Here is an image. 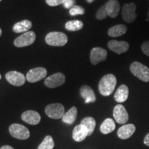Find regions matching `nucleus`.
<instances>
[{
	"instance_id": "obj_1",
	"label": "nucleus",
	"mask_w": 149,
	"mask_h": 149,
	"mask_svg": "<svg viewBox=\"0 0 149 149\" xmlns=\"http://www.w3.org/2000/svg\"><path fill=\"white\" fill-rule=\"evenodd\" d=\"M117 84V79L113 74L104 75L100 79L98 88L100 94L103 96H109L113 93Z\"/></svg>"
},
{
	"instance_id": "obj_2",
	"label": "nucleus",
	"mask_w": 149,
	"mask_h": 149,
	"mask_svg": "<svg viewBox=\"0 0 149 149\" xmlns=\"http://www.w3.org/2000/svg\"><path fill=\"white\" fill-rule=\"evenodd\" d=\"M130 70L134 76L144 82L149 81V68L138 61H134L130 66Z\"/></svg>"
},
{
	"instance_id": "obj_3",
	"label": "nucleus",
	"mask_w": 149,
	"mask_h": 149,
	"mask_svg": "<svg viewBox=\"0 0 149 149\" xmlns=\"http://www.w3.org/2000/svg\"><path fill=\"white\" fill-rule=\"evenodd\" d=\"M46 43L52 46H63L68 42L66 35L61 32H51L45 37Z\"/></svg>"
},
{
	"instance_id": "obj_4",
	"label": "nucleus",
	"mask_w": 149,
	"mask_h": 149,
	"mask_svg": "<svg viewBox=\"0 0 149 149\" xmlns=\"http://www.w3.org/2000/svg\"><path fill=\"white\" fill-rule=\"evenodd\" d=\"M9 132L15 138L24 140L30 137V131L24 125L19 124H13L9 126Z\"/></svg>"
},
{
	"instance_id": "obj_5",
	"label": "nucleus",
	"mask_w": 149,
	"mask_h": 149,
	"mask_svg": "<svg viewBox=\"0 0 149 149\" xmlns=\"http://www.w3.org/2000/svg\"><path fill=\"white\" fill-rule=\"evenodd\" d=\"M137 6L135 3H125L122 7V15L123 19L126 23H132L135 22L137 17V15L135 10Z\"/></svg>"
},
{
	"instance_id": "obj_6",
	"label": "nucleus",
	"mask_w": 149,
	"mask_h": 149,
	"mask_svg": "<svg viewBox=\"0 0 149 149\" xmlns=\"http://www.w3.org/2000/svg\"><path fill=\"white\" fill-rule=\"evenodd\" d=\"M36 39V35L33 31H28L23 33L15 40V46L18 48H22L33 44Z\"/></svg>"
},
{
	"instance_id": "obj_7",
	"label": "nucleus",
	"mask_w": 149,
	"mask_h": 149,
	"mask_svg": "<svg viewBox=\"0 0 149 149\" xmlns=\"http://www.w3.org/2000/svg\"><path fill=\"white\" fill-rule=\"evenodd\" d=\"M65 109L61 104L55 103L48 105L45 109V113L48 117L55 120L62 118L64 115Z\"/></svg>"
},
{
	"instance_id": "obj_8",
	"label": "nucleus",
	"mask_w": 149,
	"mask_h": 149,
	"mask_svg": "<svg viewBox=\"0 0 149 149\" xmlns=\"http://www.w3.org/2000/svg\"><path fill=\"white\" fill-rule=\"evenodd\" d=\"M47 74V70L42 67H37L30 70L26 74V80L29 82L35 83L44 79Z\"/></svg>"
},
{
	"instance_id": "obj_9",
	"label": "nucleus",
	"mask_w": 149,
	"mask_h": 149,
	"mask_svg": "<svg viewBox=\"0 0 149 149\" xmlns=\"http://www.w3.org/2000/svg\"><path fill=\"white\" fill-rule=\"evenodd\" d=\"M65 79L66 78H65L64 74L61 73V72H57V73L46 77L44 81V84L46 85V86L50 88H57V87L64 84Z\"/></svg>"
},
{
	"instance_id": "obj_10",
	"label": "nucleus",
	"mask_w": 149,
	"mask_h": 149,
	"mask_svg": "<svg viewBox=\"0 0 149 149\" xmlns=\"http://www.w3.org/2000/svg\"><path fill=\"white\" fill-rule=\"evenodd\" d=\"M107 58V51L101 47L93 48L91 51L90 59L93 65H97Z\"/></svg>"
},
{
	"instance_id": "obj_11",
	"label": "nucleus",
	"mask_w": 149,
	"mask_h": 149,
	"mask_svg": "<svg viewBox=\"0 0 149 149\" xmlns=\"http://www.w3.org/2000/svg\"><path fill=\"white\" fill-rule=\"evenodd\" d=\"M6 79L10 84L15 86H21L25 84L26 78L25 76L21 72L17 71H10L6 74Z\"/></svg>"
},
{
	"instance_id": "obj_12",
	"label": "nucleus",
	"mask_w": 149,
	"mask_h": 149,
	"mask_svg": "<svg viewBox=\"0 0 149 149\" xmlns=\"http://www.w3.org/2000/svg\"><path fill=\"white\" fill-rule=\"evenodd\" d=\"M113 117L115 120L120 124H124L128 120V114L125 107L122 104H117L113 110Z\"/></svg>"
},
{
	"instance_id": "obj_13",
	"label": "nucleus",
	"mask_w": 149,
	"mask_h": 149,
	"mask_svg": "<svg viewBox=\"0 0 149 149\" xmlns=\"http://www.w3.org/2000/svg\"><path fill=\"white\" fill-rule=\"evenodd\" d=\"M108 47L115 53L122 54L128 51L129 44L125 41L111 40L108 43Z\"/></svg>"
},
{
	"instance_id": "obj_14",
	"label": "nucleus",
	"mask_w": 149,
	"mask_h": 149,
	"mask_svg": "<svg viewBox=\"0 0 149 149\" xmlns=\"http://www.w3.org/2000/svg\"><path fill=\"white\" fill-rule=\"evenodd\" d=\"M88 136V131L86 127L83 124H79L72 130V139L77 142H81Z\"/></svg>"
},
{
	"instance_id": "obj_15",
	"label": "nucleus",
	"mask_w": 149,
	"mask_h": 149,
	"mask_svg": "<svg viewBox=\"0 0 149 149\" xmlns=\"http://www.w3.org/2000/svg\"><path fill=\"white\" fill-rule=\"evenodd\" d=\"M22 119L24 122L31 125H37L41 121V116L35 111H27L22 113Z\"/></svg>"
},
{
	"instance_id": "obj_16",
	"label": "nucleus",
	"mask_w": 149,
	"mask_h": 149,
	"mask_svg": "<svg viewBox=\"0 0 149 149\" xmlns=\"http://www.w3.org/2000/svg\"><path fill=\"white\" fill-rule=\"evenodd\" d=\"M107 14L112 18H115L119 15L120 10V4L117 0H109L105 4Z\"/></svg>"
},
{
	"instance_id": "obj_17",
	"label": "nucleus",
	"mask_w": 149,
	"mask_h": 149,
	"mask_svg": "<svg viewBox=\"0 0 149 149\" xmlns=\"http://www.w3.org/2000/svg\"><path fill=\"white\" fill-rule=\"evenodd\" d=\"M135 129V126L134 124H125L119 128L118 131H117V136L122 139H128L133 135Z\"/></svg>"
},
{
	"instance_id": "obj_18",
	"label": "nucleus",
	"mask_w": 149,
	"mask_h": 149,
	"mask_svg": "<svg viewBox=\"0 0 149 149\" xmlns=\"http://www.w3.org/2000/svg\"><path fill=\"white\" fill-rule=\"evenodd\" d=\"M80 95L85 100V103H93L96 101V96L94 91L90 86L84 85L80 89Z\"/></svg>"
},
{
	"instance_id": "obj_19",
	"label": "nucleus",
	"mask_w": 149,
	"mask_h": 149,
	"mask_svg": "<svg viewBox=\"0 0 149 149\" xmlns=\"http://www.w3.org/2000/svg\"><path fill=\"white\" fill-rule=\"evenodd\" d=\"M128 93H129V91H128L127 86L124 84L121 85L115 92L114 96L115 101L118 103H123L126 102L128 97Z\"/></svg>"
},
{
	"instance_id": "obj_20",
	"label": "nucleus",
	"mask_w": 149,
	"mask_h": 149,
	"mask_svg": "<svg viewBox=\"0 0 149 149\" xmlns=\"http://www.w3.org/2000/svg\"><path fill=\"white\" fill-rule=\"evenodd\" d=\"M32 27V22L29 20L25 19L19 22L13 26V31L16 33L28 32Z\"/></svg>"
},
{
	"instance_id": "obj_21",
	"label": "nucleus",
	"mask_w": 149,
	"mask_h": 149,
	"mask_svg": "<svg viewBox=\"0 0 149 149\" xmlns=\"http://www.w3.org/2000/svg\"><path fill=\"white\" fill-rule=\"evenodd\" d=\"M127 31V26L124 24H118L109 29L108 35L111 37H117L124 35Z\"/></svg>"
},
{
	"instance_id": "obj_22",
	"label": "nucleus",
	"mask_w": 149,
	"mask_h": 149,
	"mask_svg": "<svg viewBox=\"0 0 149 149\" xmlns=\"http://www.w3.org/2000/svg\"><path fill=\"white\" fill-rule=\"evenodd\" d=\"M115 123L111 118H107L100 126V131L103 134L111 133L115 129Z\"/></svg>"
},
{
	"instance_id": "obj_23",
	"label": "nucleus",
	"mask_w": 149,
	"mask_h": 149,
	"mask_svg": "<svg viewBox=\"0 0 149 149\" xmlns=\"http://www.w3.org/2000/svg\"><path fill=\"white\" fill-rule=\"evenodd\" d=\"M77 115V109L75 107H72L69 111L64 113V116L62 117V121L64 123L68 124H73Z\"/></svg>"
},
{
	"instance_id": "obj_24",
	"label": "nucleus",
	"mask_w": 149,
	"mask_h": 149,
	"mask_svg": "<svg viewBox=\"0 0 149 149\" xmlns=\"http://www.w3.org/2000/svg\"><path fill=\"white\" fill-rule=\"evenodd\" d=\"M81 124H83L86 127L88 131V136H90L94 132V130L96 126V122L93 117H86L83 119L82 121L81 122Z\"/></svg>"
},
{
	"instance_id": "obj_25",
	"label": "nucleus",
	"mask_w": 149,
	"mask_h": 149,
	"mask_svg": "<svg viewBox=\"0 0 149 149\" xmlns=\"http://www.w3.org/2000/svg\"><path fill=\"white\" fill-rule=\"evenodd\" d=\"M84 24L79 20H72L66 22L65 24L66 29L69 31H77L82 29Z\"/></svg>"
},
{
	"instance_id": "obj_26",
	"label": "nucleus",
	"mask_w": 149,
	"mask_h": 149,
	"mask_svg": "<svg viewBox=\"0 0 149 149\" xmlns=\"http://www.w3.org/2000/svg\"><path fill=\"white\" fill-rule=\"evenodd\" d=\"M55 146V143L53 137L51 135H47L42 142L39 145L37 149H53Z\"/></svg>"
},
{
	"instance_id": "obj_27",
	"label": "nucleus",
	"mask_w": 149,
	"mask_h": 149,
	"mask_svg": "<svg viewBox=\"0 0 149 149\" xmlns=\"http://www.w3.org/2000/svg\"><path fill=\"white\" fill-rule=\"evenodd\" d=\"M85 13L84 8L82 7L79 6H76L74 5L73 7H72L69 10V13L70 15L72 16H75L78 15H84Z\"/></svg>"
},
{
	"instance_id": "obj_28",
	"label": "nucleus",
	"mask_w": 149,
	"mask_h": 149,
	"mask_svg": "<svg viewBox=\"0 0 149 149\" xmlns=\"http://www.w3.org/2000/svg\"><path fill=\"white\" fill-rule=\"evenodd\" d=\"M109 16L107 14V10H106L105 5L102 6L97 10L96 13V18L98 20H102L104 19Z\"/></svg>"
},
{
	"instance_id": "obj_29",
	"label": "nucleus",
	"mask_w": 149,
	"mask_h": 149,
	"mask_svg": "<svg viewBox=\"0 0 149 149\" xmlns=\"http://www.w3.org/2000/svg\"><path fill=\"white\" fill-rule=\"evenodd\" d=\"M64 0H46V2L50 6H57L63 4Z\"/></svg>"
},
{
	"instance_id": "obj_30",
	"label": "nucleus",
	"mask_w": 149,
	"mask_h": 149,
	"mask_svg": "<svg viewBox=\"0 0 149 149\" xmlns=\"http://www.w3.org/2000/svg\"><path fill=\"white\" fill-rule=\"evenodd\" d=\"M141 51L143 52V53L146 56L149 57V41L145 42L141 44Z\"/></svg>"
},
{
	"instance_id": "obj_31",
	"label": "nucleus",
	"mask_w": 149,
	"mask_h": 149,
	"mask_svg": "<svg viewBox=\"0 0 149 149\" xmlns=\"http://www.w3.org/2000/svg\"><path fill=\"white\" fill-rule=\"evenodd\" d=\"M75 3V0H64L63 5L66 9H70L73 7Z\"/></svg>"
},
{
	"instance_id": "obj_32",
	"label": "nucleus",
	"mask_w": 149,
	"mask_h": 149,
	"mask_svg": "<svg viewBox=\"0 0 149 149\" xmlns=\"http://www.w3.org/2000/svg\"><path fill=\"white\" fill-rule=\"evenodd\" d=\"M144 143L146 146H149V133L147 134V135H146V137H145Z\"/></svg>"
},
{
	"instance_id": "obj_33",
	"label": "nucleus",
	"mask_w": 149,
	"mask_h": 149,
	"mask_svg": "<svg viewBox=\"0 0 149 149\" xmlns=\"http://www.w3.org/2000/svg\"><path fill=\"white\" fill-rule=\"evenodd\" d=\"M0 149H15L13 148L12 146H9V145H4V146H1V148H0Z\"/></svg>"
},
{
	"instance_id": "obj_34",
	"label": "nucleus",
	"mask_w": 149,
	"mask_h": 149,
	"mask_svg": "<svg viewBox=\"0 0 149 149\" xmlns=\"http://www.w3.org/2000/svg\"><path fill=\"white\" fill-rule=\"evenodd\" d=\"M86 1H87V2H88V3H93V1H95V0H86Z\"/></svg>"
},
{
	"instance_id": "obj_35",
	"label": "nucleus",
	"mask_w": 149,
	"mask_h": 149,
	"mask_svg": "<svg viewBox=\"0 0 149 149\" xmlns=\"http://www.w3.org/2000/svg\"><path fill=\"white\" fill-rule=\"evenodd\" d=\"M1 34H2V31H1V29H0V36H1Z\"/></svg>"
},
{
	"instance_id": "obj_36",
	"label": "nucleus",
	"mask_w": 149,
	"mask_h": 149,
	"mask_svg": "<svg viewBox=\"0 0 149 149\" xmlns=\"http://www.w3.org/2000/svg\"><path fill=\"white\" fill-rule=\"evenodd\" d=\"M147 17H148V18L149 19V11H148V14H147Z\"/></svg>"
},
{
	"instance_id": "obj_37",
	"label": "nucleus",
	"mask_w": 149,
	"mask_h": 149,
	"mask_svg": "<svg viewBox=\"0 0 149 149\" xmlns=\"http://www.w3.org/2000/svg\"><path fill=\"white\" fill-rule=\"evenodd\" d=\"M1 74H0V79H1Z\"/></svg>"
},
{
	"instance_id": "obj_38",
	"label": "nucleus",
	"mask_w": 149,
	"mask_h": 149,
	"mask_svg": "<svg viewBox=\"0 0 149 149\" xmlns=\"http://www.w3.org/2000/svg\"><path fill=\"white\" fill-rule=\"evenodd\" d=\"M1 1V0H0V1Z\"/></svg>"
}]
</instances>
